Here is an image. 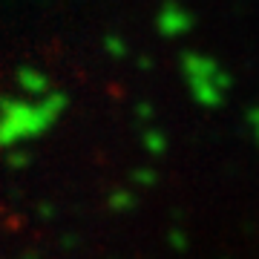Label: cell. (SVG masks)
Masks as SVG:
<instances>
[{"mask_svg":"<svg viewBox=\"0 0 259 259\" xmlns=\"http://www.w3.org/2000/svg\"><path fill=\"white\" fill-rule=\"evenodd\" d=\"M64 107V98H49L44 104L26 101H3L0 104V144L9 147L20 139L37 136L55 121V115Z\"/></svg>","mask_w":259,"mask_h":259,"instance_id":"obj_1","label":"cell"},{"mask_svg":"<svg viewBox=\"0 0 259 259\" xmlns=\"http://www.w3.org/2000/svg\"><path fill=\"white\" fill-rule=\"evenodd\" d=\"M185 75H187V83H190V90H193L199 104L216 107V104L225 98L228 78H225V72L213 64L210 58L187 55L185 58Z\"/></svg>","mask_w":259,"mask_h":259,"instance_id":"obj_2","label":"cell"},{"mask_svg":"<svg viewBox=\"0 0 259 259\" xmlns=\"http://www.w3.org/2000/svg\"><path fill=\"white\" fill-rule=\"evenodd\" d=\"M158 26L164 35H179V32H185L190 26V18H187V12L176 9V6H167L161 12V18H158Z\"/></svg>","mask_w":259,"mask_h":259,"instance_id":"obj_3","label":"cell"},{"mask_svg":"<svg viewBox=\"0 0 259 259\" xmlns=\"http://www.w3.org/2000/svg\"><path fill=\"white\" fill-rule=\"evenodd\" d=\"M20 83L26 90H32V93H47V78L40 72H32V69H23L20 72Z\"/></svg>","mask_w":259,"mask_h":259,"instance_id":"obj_4","label":"cell"},{"mask_svg":"<svg viewBox=\"0 0 259 259\" xmlns=\"http://www.w3.org/2000/svg\"><path fill=\"white\" fill-rule=\"evenodd\" d=\"M250 124H253V133H256V139H259V110L250 112Z\"/></svg>","mask_w":259,"mask_h":259,"instance_id":"obj_5","label":"cell"}]
</instances>
